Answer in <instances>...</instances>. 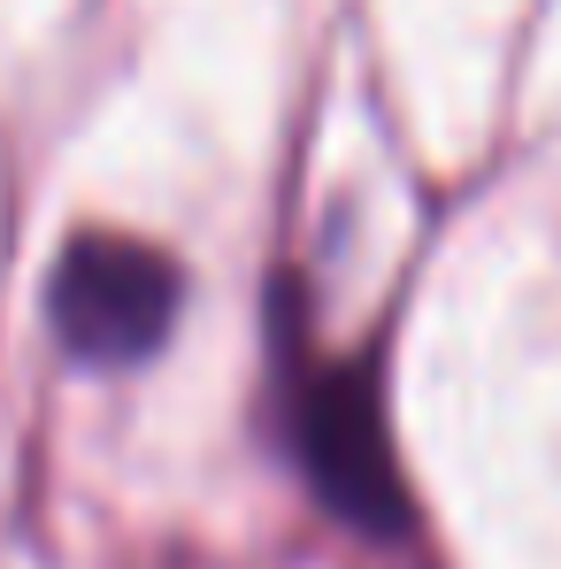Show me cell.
Instances as JSON below:
<instances>
[{"label": "cell", "mask_w": 561, "mask_h": 569, "mask_svg": "<svg viewBox=\"0 0 561 569\" xmlns=\"http://www.w3.org/2000/svg\"><path fill=\"white\" fill-rule=\"evenodd\" d=\"M178 308H186L178 262L162 247H147V239H123V231H78L54 254V278H47L54 339L93 370L147 362L170 339Z\"/></svg>", "instance_id": "obj_1"}, {"label": "cell", "mask_w": 561, "mask_h": 569, "mask_svg": "<svg viewBox=\"0 0 561 569\" xmlns=\"http://www.w3.org/2000/svg\"><path fill=\"white\" fill-rule=\"evenodd\" d=\"M292 447H300V470L315 485V500L362 531H408V477L392 462V439H384V408H377V378L362 362H339V370H315L300 385V408H292Z\"/></svg>", "instance_id": "obj_2"}]
</instances>
